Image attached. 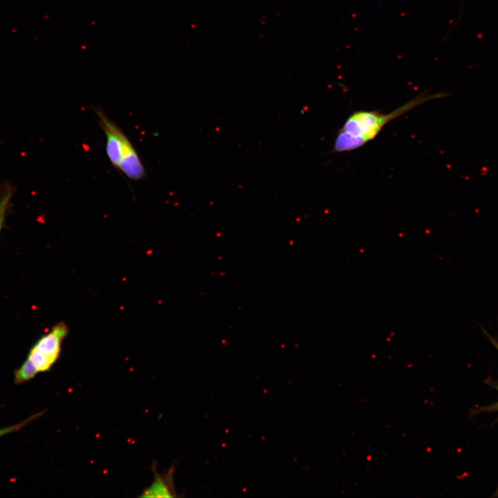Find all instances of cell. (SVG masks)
<instances>
[{
  "label": "cell",
  "mask_w": 498,
  "mask_h": 498,
  "mask_svg": "<svg viewBox=\"0 0 498 498\" xmlns=\"http://www.w3.org/2000/svg\"><path fill=\"white\" fill-rule=\"evenodd\" d=\"M443 95L444 93H421L387 114L378 111H355L348 117L339 129L333 143V151L341 153L360 148L374 140L390 121L425 102Z\"/></svg>",
  "instance_id": "1"
},
{
  "label": "cell",
  "mask_w": 498,
  "mask_h": 498,
  "mask_svg": "<svg viewBox=\"0 0 498 498\" xmlns=\"http://www.w3.org/2000/svg\"><path fill=\"white\" fill-rule=\"evenodd\" d=\"M67 333V326L60 322L42 335L30 348L22 365L15 371V382L18 385L28 382L38 374L49 371L59 357L62 343Z\"/></svg>",
  "instance_id": "2"
},
{
  "label": "cell",
  "mask_w": 498,
  "mask_h": 498,
  "mask_svg": "<svg viewBox=\"0 0 498 498\" xmlns=\"http://www.w3.org/2000/svg\"><path fill=\"white\" fill-rule=\"evenodd\" d=\"M94 111L106 136L107 155L112 165L118 169L122 158L135 148L122 129L110 120L102 109L95 108Z\"/></svg>",
  "instance_id": "3"
},
{
  "label": "cell",
  "mask_w": 498,
  "mask_h": 498,
  "mask_svg": "<svg viewBox=\"0 0 498 498\" xmlns=\"http://www.w3.org/2000/svg\"><path fill=\"white\" fill-rule=\"evenodd\" d=\"M172 472L169 470L165 474H158L154 471V480L144 490L140 497H173L176 492L173 485Z\"/></svg>",
  "instance_id": "4"
},
{
  "label": "cell",
  "mask_w": 498,
  "mask_h": 498,
  "mask_svg": "<svg viewBox=\"0 0 498 498\" xmlns=\"http://www.w3.org/2000/svg\"><path fill=\"white\" fill-rule=\"evenodd\" d=\"M15 191L16 187L9 182L0 184V234L12 205V198Z\"/></svg>",
  "instance_id": "5"
},
{
  "label": "cell",
  "mask_w": 498,
  "mask_h": 498,
  "mask_svg": "<svg viewBox=\"0 0 498 498\" xmlns=\"http://www.w3.org/2000/svg\"><path fill=\"white\" fill-rule=\"evenodd\" d=\"M44 412H39L37 414H33L30 416V417L27 418L26 419L17 423L15 425H12L9 427H3L0 429V437L6 435L8 434L15 432L16 431H18L23 428L24 427L26 426L28 424H29L30 422L34 421L35 419L39 417L41 415H42Z\"/></svg>",
  "instance_id": "6"
}]
</instances>
